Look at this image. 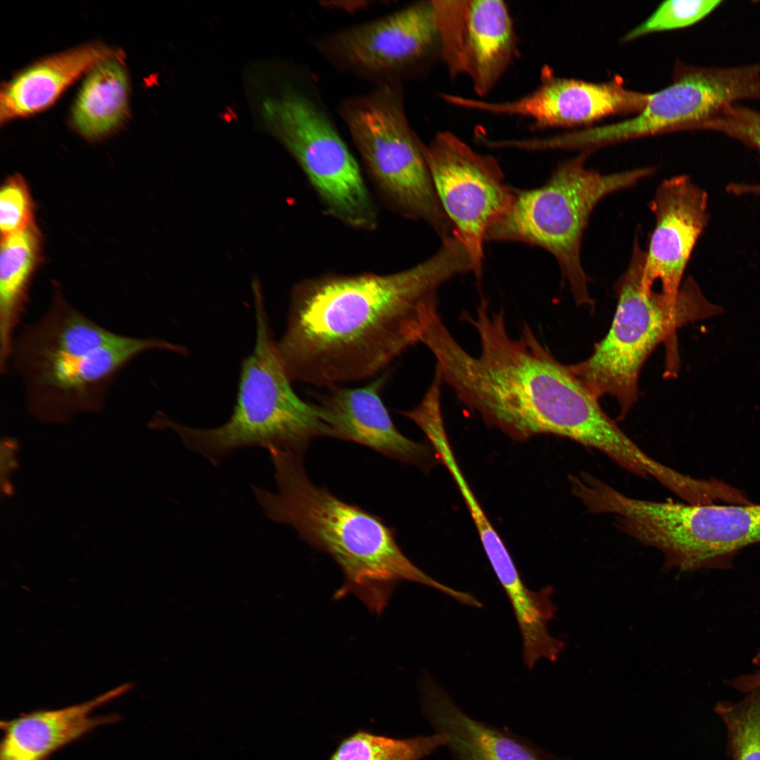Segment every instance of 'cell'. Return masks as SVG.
I'll return each mask as SVG.
<instances>
[{
	"mask_svg": "<svg viewBox=\"0 0 760 760\" xmlns=\"http://www.w3.org/2000/svg\"><path fill=\"white\" fill-rule=\"evenodd\" d=\"M472 272L457 236L423 262L385 274H329L297 284L276 342L291 381L317 386L363 379L419 343L438 288Z\"/></svg>",
	"mask_w": 760,
	"mask_h": 760,
	"instance_id": "obj_1",
	"label": "cell"
},
{
	"mask_svg": "<svg viewBox=\"0 0 760 760\" xmlns=\"http://www.w3.org/2000/svg\"><path fill=\"white\" fill-rule=\"evenodd\" d=\"M269 452L278 490L272 493L253 486L254 496L270 519L292 526L300 538L327 553L339 566L343 583L335 598L353 595L371 612L380 614L401 581L455 595V589L410 561L398 545L394 530L380 517L313 483L302 455Z\"/></svg>",
	"mask_w": 760,
	"mask_h": 760,
	"instance_id": "obj_2",
	"label": "cell"
},
{
	"mask_svg": "<svg viewBox=\"0 0 760 760\" xmlns=\"http://www.w3.org/2000/svg\"><path fill=\"white\" fill-rule=\"evenodd\" d=\"M151 350L180 354L182 346L110 331L56 289L44 314L15 336L10 362L22 379L29 412L41 420L63 422L100 410L118 374Z\"/></svg>",
	"mask_w": 760,
	"mask_h": 760,
	"instance_id": "obj_3",
	"label": "cell"
},
{
	"mask_svg": "<svg viewBox=\"0 0 760 760\" xmlns=\"http://www.w3.org/2000/svg\"><path fill=\"white\" fill-rule=\"evenodd\" d=\"M256 335L252 353L241 364L236 404L223 424L188 426L158 412L152 426L174 431L190 450L213 465L234 450L259 446L302 455L312 440L330 436L317 404L299 398L280 361L259 285L253 286Z\"/></svg>",
	"mask_w": 760,
	"mask_h": 760,
	"instance_id": "obj_4",
	"label": "cell"
},
{
	"mask_svg": "<svg viewBox=\"0 0 760 760\" xmlns=\"http://www.w3.org/2000/svg\"><path fill=\"white\" fill-rule=\"evenodd\" d=\"M645 258L636 235L629 264L614 286L618 303L607 334L588 359L569 365L598 398L609 395L617 400L621 418L637 401L639 374L654 348L683 325L723 311L704 297L690 277L674 301L645 286Z\"/></svg>",
	"mask_w": 760,
	"mask_h": 760,
	"instance_id": "obj_5",
	"label": "cell"
},
{
	"mask_svg": "<svg viewBox=\"0 0 760 760\" xmlns=\"http://www.w3.org/2000/svg\"><path fill=\"white\" fill-rule=\"evenodd\" d=\"M588 152L558 165L542 186L515 189L508 210L488 229L486 241H512L541 248L556 260L576 303L593 306L581 244L590 216L607 196L636 185L652 167L603 174L585 166Z\"/></svg>",
	"mask_w": 760,
	"mask_h": 760,
	"instance_id": "obj_6",
	"label": "cell"
},
{
	"mask_svg": "<svg viewBox=\"0 0 760 760\" xmlns=\"http://www.w3.org/2000/svg\"><path fill=\"white\" fill-rule=\"evenodd\" d=\"M342 117L376 192L388 208L431 227L441 240L453 232L422 149L405 115L398 84L343 103Z\"/></svg>",
	"mask_w": 760,
	"mask_h": 760,
	"instance_id": "obj_7",
	"label": "cell"
},
{
	"mask_svg": "<svg viewBox=\"0 0 760 760\" xmlns=\"http://www.w3.org/2000/svg\"><path fill=\"white\" fill-rule=\"evenodd\" d=\"M619 530L659 550L667 569L726 567L742 548L760 543V505L657 502L622 495L614 506Z\"/></svg>",
	"mask_w": 760,
	"mask_h": 760,
	"instance_id": "obj_8",
	"label": "cell"
},
{
	"mask_svg": "<svg viewBox=\"0 0 760 760\" xmlns=\"http://www.w3.org/2000/svg\"><path fill=\"white\" fill-rule=\"evenodd\" d=\"M261 113L292 156L327 214L353 229L374 231L376 205L360 168L326 115L304 95L287 90L267 98Z\"/></svg>",
	"mask_w": 760,
	"mask_h": 760,
	"instance_id": "obj_9",
	"label": "cell"
},
{
	"mask_svg": "<svg viewBox=\"0 0 760 760\" xmlns=\"http://www.w3.org/2000/svg\"><path fill=\"white\" fill-rule=\"evenodd\" d=\"M423 153L441 205L464 245L479 279L488 227L510 207L507 186L496 159L473 149L450 131L438 132Z\"/></svg>",
	"mask_w": 760,
	"mask_h": 760,
	"instance_id": "obj_10",
	"label": "cell"
},
{
	"mask_svg": "<svg viewBox=\"0 0 760 760\" xmlns=\"http://www.w3.org/2000/svg\"><path fill=\"white\" fill-rule=\"evenodd\" d=\"M342 67L372 77L394 79L439 49L433 1L415 3L388 16L331 36L322 45Z\"/></svg>",
	"mask_w": 760,
	"mask_h": 760,
	"instance_id": "obj_11",
	"label": "cell"
},
{
	"mask_svg": "<svg viewBox=\"0 0 760 760\" xmlns=\"http://www.w3.org/2000/svg\"><path fill=\"white\" fill-rule=\"evenodd\" d=\"M650 94L626 89L619 81L603 83L544 74L533 91L513 100L488 101L456 96L455 106L532 120L533 129L573 127L617 113L640 112Z\"/></svg>",
	"mask_w": 760,
	"mask_h": 760,
	"instance_id": "obj_12",
	"label": "cell"
},
{
	"mask_svg": "<svg viewBox=\"0 0 760 760\" xmlns=\"http://www.w3.org/2000/svg\"><path fill=\"white\" fill-rule=\"evenodd\" d=\"M708 196L686 175L662 181L650 203L654 225L649 237L642 284L677 299L693 249L708 221Z\"/></svg>",
	"mask_w": 760,
	"mask_h": 760,
	"instance_id": "obj_13",
	"label": "cell"
},
{
	"mask_svg": "<svg viewBox=\"0 0 760 760\" xmlns=\"http://www.w3.org/2000/svg\"><path fill=\"white\" fill-rule=\"evenodd\" d=\"M677 70L673 82L650 94L645 106L636 116L617 123L550 137L547 147L550 150H591L672 129H695L714 113V89L697 68L685 65Z\"/></svg>",
	"mask_w": 760,
	"mask_h": 760,
	"instance_id": "obj_14",
	"label": "cell"
},
{
	"mask_svg": "<svg viewBox=\"0 0 760 760\" xmlns=\"http://www.w3.org/2000/svg\"><path fill=\"white\" fill-rule=\"evenodd\" d=\"M384 374L360 388L330 386L317 404L331 437L367 446L387 457L421 465L427 458L423 444L404 436L395 427L382 399Z\"/></svg>",
	"mask_w": 760,
	"mask_h": 760,
	"instance_id": "obj_15",
	"label": "cell"
},
{
	"mask_svg": "<svg viewBox=\"0 0 760 760\" xmlns=\"http://www.w3.org/2000/svg\"><path fill=\"white\" fill-rule=\"evenodd\" d=\"M420 693L425 717L435 732L445 735V747L455 760H569L507 728L471 717L428 676L421 682Z\"/></svg>",
	"mask_w": 760,
	"mask_h": 760,
	"instance_id": "obj_16",
	"label": "cell"
},
{
	"mask_svg": "<svg viewBox=\"0 0 760 760\" xmlns=\"http://www.w3.org/2000/svg\"><path fill=\"white\" fill-rule=\"evenodd\" d=\"M128 688L124 685L82 704L34 711L2 721L0 760H45L95 728L113 721V716L92 713Z\"/></svg>",
	"mask_w": 760,
	"mask_h": 760,
	"instance_id": "obj_17",
	"label": "cell"
},
{
	"mask_svg": "<svg viewBox=\"0 0 760 760\" xmlns=\"http://www.w3.org/2000/svg\"><path fill=\"white\" fill-rule=\"evenodd\" d=\"M118 55L107 46L87 44L46 57L23 70L1 89V124L45 110L94 65Z\"/></svg>",
	"mask_w": 760,
	"mask_h": 760,
	"instance_id": "obj_18",
	"label": "cell"
},
{
	"mask_svg": "<svg viewBox=\"0 0 760 760\" xmlns=\"http://www.w3.org/2000/svg\"><path fill=\"white\" fill-rule=\"evenodd\" d=\"M516 53L513 20L502 0H469L464 47V74L474 91L488 94L511 65Z\"/></svg>",
	"mask_w": 760,
	"mask_h": 760,
	"instance_id": "obj_19",
	"label": "cell"
},
{
	"mask_svg": "<svg viewBox=\"0 0 760 760\" xmlns=\"http://www.w3.org/2000/svg\"><path fill=\"white\" fill-rule=\"evenodd\" d=\"M35 223L1 238L0 258V369L8 371L15 332L25 312L28 293L42 254Z\"/></svg>",
	"mask_w": 760,
	"mask_h": 760,
	"instance_id": "obj_20",
	"label": "cell"
},
{
	"mask_svg": "<svg viewBox=\"0 0 760 760\" xmlns=\"http://www.w3.org/2000/svg\"><path fill=\"white\" fill-rule=\"evenodd\" d=\"M128 97V77L120 55L101 61L87 72L75 101V128L89 139L112 133L127 117Z\"/></svg>",
	"mask_w": 760,
	"mask_h": 760,
	"instance_id": "obj_21",
	"label": "cell"
},
{
	"mask_svg": "<svg viewBox=\"0 0 760 760\" xmlns=\"http://www.w3.org/2000/svg\"><path fill=\"white\" fill-rule=\"evenodd\" d=\"M447 742L436 732L395 738L360 730L343 738L327 760H422Z\"/></svg>",
	"mask_w": 760,
	"mask_h": 760,
	"instance_id": "obj_22",
	"label": "cell"
},
{
	"mask_svg": "<svg viewBox=\"0 0 760 760\" xmlns=\"http://www.w3.org/2000/svg\"><path fill=\"white\" fill-rule=\"evenodd\" d=\"M752 690L740 702L715 707L726 725L733 760H760V686Z\"/></svg>",
	"mask_w": 760,
	"mask_h": 760,
	"instance_id": "obj_23",
	"label": "cell"
},
{
	"mask_svg": "<svg viewBox=\"0 0 760 760\" xmlns=\"http://www.w3.org/2000/svg\"><path fill=\"white\" fill-rule=\"evenodd\" d=\"M433 1L441 56L452 77L464 74V47L469 0Z\"/></svg>",
	"mask_w": 760,
	"mask_h": 760,
	"instance_id": "obj_24",
	"label": "cell"
},
{
	"mask_svg": "<svg viewBox=\"0 0 760 760\" xmlns=\"http://www.w3.org/2000/svg\"><path fill=\"white\" fill-rule=\"evenodd\" d=\"M721 2L718 0L664 1L648 18L628 32L623 40L631 41L652 32L692 25L711 13Z\"/></svg>",
	"mask_w": 760,
	"mask_h": 760,
	"instance_id": "obj_25",
	"label": "cell"
},
{
	"mask_svg": "<svg viewBox=\"0 0 760 760\" xmlns=\"http://www.w3.org/2000/svg\"><path fill=\"white\" fill-rule=\"evenodd\" d=\"M34 202L29 187L20 175L9 177L0 191L1 238L24 230L34 223Z\"/></svg>",
	"mask_w": 760,
	"mask_h": 760,
	"instance_id": "obj_26",
	"label": "cell"
},
{
	"mask_svg": "<svg viewBox=\"0 0 760 760\" xmlns=\"http://www.w3.org/2000/svg\"><path fill=\"white\" fill-rule=\"evenodd\" d=\"M697 129L725 134L760 151L759 111L730 105L699 125Z\"/></svg>",
	"mask_w": 760,
	"mask_h": 760,
	"instance_id": "obj_27",
	"label": "cell"
},
{
	"mask_svg": "<svg viewBox=\"0 0 760 760\" xmlns=\"http://www.w3.org/2000/svg\"><path fill=\"white\" fill-rule=\"evenodd\" d=\"M727 191L737 196L749 194L760 196V184H743L733 182L728 185Z\"/></svg>",
	"mask_w": 760,
	"mask_h": 760,
	"instance_id": "obj_28",
	"label": "cell"
}]
</instances>
